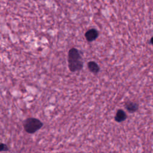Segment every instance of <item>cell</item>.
I'll return each instance as SVG.
<instances>
[{"mask_svg":"<svg viewBox=\"0 0 153 153\" xmlns=\"http://www.w3.org/2000/svg\"><path fill=\"white\" fill-rule=\"evenodd\" d=\"M68 68L71 72H76L81 70L84 63L80 51L76 48H71L68 54Z\"/></svg>","mask_w":153,"mask_h":153,"instance_id":"obj_1","label":"cell"},{"mask_svg":"<svg viewBox=\"0 0 153 153\" xmlns=\"http://www.w3.org/2000/svg\"><path fill=\"white\" fill-rule=\"evenodd\" d=\"M25 130L28 133H33L39 130L43 126L42 123L36 118H27L23 122Z\"/></svg>","mask_w":153,"mask_h":153,"instance_id":"obj_2","label":"cell"},{"mask_svg":"<svg viewBox=\"0 0 153 153\" xmlns=\"http://www.w3.org/2000/svg\"><path fill=\"white\" fill-rule=\"evenodd\" d=\"M99 36L98 31L94 28L88 29L85 33V38L88 42H91L95 40Z\"/></svg>","mask_w":153,"mask_h":153,"instance_id":"obj_3","label":"cell"},{"mask_svg":"<svg viewBox=\"0 0 153 153\" xmlns=\"http://www.w3.org/2000/svg\"><path fill=\"white\" fill-rule=\"evenodd\" d=\"M87 67L88 70L94 74H97L99 71L100 68L98 64L94 61H90L87 63Z\"/></svg>","mask_w":153,"mask_h":153,"instance_id":"obj_4","label":"cell"},{"mask_svg":"<svg viewBox=\"0 0 153 153\" xmlns=\"http://www.w3.org/2000/svg\"><path fill=\"white\" fill-rule=\"evenodd\" d=\"M127 118V115L126 112L122 109H118L115 116V120L117 122H122L124 121Z\"/></svg>","mask_w":153,"mask_h":153,"instance_id":"obj_5","label":"cell"},{"mask_svg":"<svg viewBox=\"0 0 153 153\" xmlns=\"http://www.w3.org/2000/svg\"><path fill=\"white\" fill-rule=\"evenodd\" d=\"M125 108L130 112H134L138 109V105L133 102H127L125 104Z\"/></svg>","mask_w":153,"mask_h":153,"instance_id":"obj_6","label":"cell"},{"mask_svg":"<svg viewBox=\"0 0 153 153\" xmlns=\"http://www.w3.org/2000/svg\"><path fill=\"white\" fill-rule=\"evenodd\" d=\"M1 151H7L8 150V148L5 144L2 143L1 145Z\"/></svg>","mask_w":153,"mask_h":153,"instance_id":"obj_7","label":"cell"},{"mask_svg":"<svg viewBox=\"0 0 153 153\" xmlns=\"http://www.w3.org/2000/svg\"><path fill=\"white\" fill-rule=\"evenodd\" d=\"M151 43L153 44V37L151 38Z\"/></svg>","mask_w":153,"mask_h":153,"instance_id":"obj_8","label":"cell"}]
</instances>
